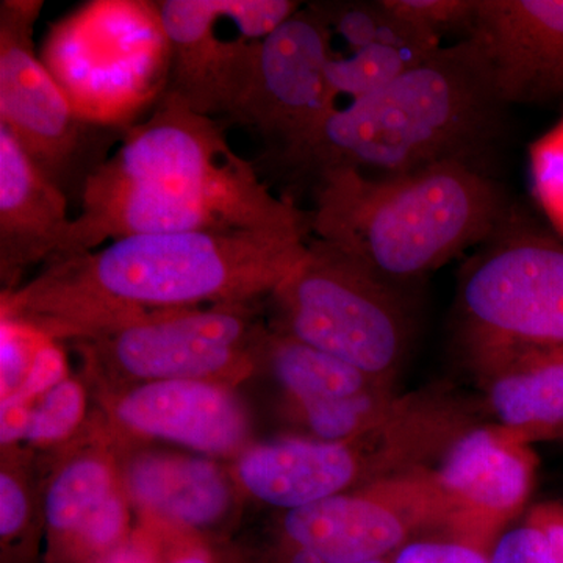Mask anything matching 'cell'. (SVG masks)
Returning a JSON list of instances; mask_svg holds the SVG:
<instances>
[{
	"label": "cell",
	"instance_id": "1",
	"mask_svg": "<svg viewBox=\"0 0 563 563\" xmlns=\"http://www.w3.org/2000/svg\"><path fill=\"white\" fill-rule=\"evenodd\" d=\"M51 261L132 235L232 229L312 233L310 211L269 191L213 118L165 92L87 185Z\"/></svg>",
	"mask_w": 563,
	"mask_h": 563
},
{
	"label": "cell",
	"instance_id": "2",
	"mask_svg": "<svg viewBox=\"0 0 563 563\" xmlns=\"http://www.w3.org/2000/svg\"><path fill=\"white\" fill-rule=\"evenodd\" d=\"M307 236L266 229L124 236L51 261L13 303L62 324L117 329L144 317V309L273 292L306 258Z\"/></svg>",
	"mask_w": 563,
	"mask_h": 563
},
{
	"label": "cell",
	"instance_id": "3",
	"mask_svg": "<svg viewBox=\"0 0 563 563\" xmlns=\"http://www.w3.org/2000/svg\"><path fill=\"white\" fill-rule=\"evenodd\" d=\"M506 109L479 43L466 36L380 90L336 107L280 162L314 179L333 169L391 177L444 162L483 166Z\"/></svg>",
	"mask_w": 563,
	"mask_h": 563
},
{
	"label": "cell",
	"instance_id": "4",
	"mask_svg": "<svg viewBox=\"0 0 563 563\" xmlns=\"http://www.w3.org/2000/svg\"><path fill=\"white\" fill-rule=\"evenodd\" d=\"M314 180V239L404 292L479 246L512 213L501 185L466 162L391 177L333 169Z\"/></svg>",
	"mask_w": 563,
	"mask_h": 563
},
{
	"label": "cell",
	"instance_id": "5",
	"mask_svg": "<svg viewBox=\"0 0 563 563\" xmlns=\"http://www.w3.org/2000/svg\"><path fill=\"white\" fill-rule=\"evenodd\" d=\"M41 60L85 121L128 131L165 95L172 49L157 3L96 0L52 25Z\"/></svg>",
	"mask_w": 563,
	"mask_h": 563
},
{
	"label": "cell",
	"instance_id": "6",
	"mask_svg": "<svg viewBox=\"0 0 563 563\" xmlns=\"http://www.w3.org/2000/svg\"><path fill=\"white\" fill-rule=\"evenodd\" d=\"M273 292L287 335L393 387L412 344L409 292L374 279L318 239L309 240L306 258Z\"/></svg>",
	"mask_w": 563,
	"mask_h": 563
},
{
	"label": "cell",
	"instance_id": "7",
	"mask_svg": "<svg viewBox=\"0 0 563 563\" xmlns=\"http://www.w3.org/2000/svg\"><path fill=\"white\" fill-rule=\"evenodd\" d=\"M466 351L563 346V242L512 213L459 277Z\"/></svg>",
	"mask_w": 563,
	"mask_h": 563
},
{
	"label": "cell",
	"instance_id": "8",
	"mask_svg": "<svg viewBox=\"0 0 563 563\" xmlns=\"http://www.w3.org/2000/svg\"><path fill=\"white\" fill-rule=\"evenodd\" d=\"M43 0L0 2V125L41 173L80 202L88 179L109 161L124 129L90 124L74 110L36 52Z\"/></svg>",
	"mask_w": 563,
	"mask_h": 563
},
{
	"label": "cell",
	"instance_id": "9",
	"mask_svg": "<svg viewBox=\"0 0 563 563\" xmlns=\"http://www.w3.org/2000/svg\"><path fill=\"white\" fill-rule=\"evenodd\" d=\"M435 451L429 422L396 410L376 428L344 442L285 439L252 448L239 463L246 490L288 512L350 492L355 485L428 465Z\"/></svg>",
	"mask_w": 563,
	"mask_h": 563
},
{
	"label": "cell",
	"instance_id": "10",
	"mask_svg": "<svg viewBox=\"0 0 563 563\" xmlns=\"http://www.w3.org/2000/svg\"><path fill=\"white\" fill-rule=\"evenodd\" d=\"M448 518L432 466H421L290 510L284 529L296 548L324 563H363L387 561L410 540L446 531Z\"/></svg>",
	"mask_w": 563,
	"mask_h": 563
},
{
	"label": "cell",
	"instance_id": "11",
	"mask_svg": "<svg viewBox=\"0 0 563 563\" xmlns=\"http://www.w3.org/2000/svg\"><path fill=\"white\" fill-rule=\"evenodd\" d=\"M332 32L318 3L257 41L250 84L229 120L254 129L288 157L339 107L329 84Z\"/></svg>",
	"mask_w": 563,
	"mask_h": 563
},
{
	"label": "cell",
	"instance_id": "12",
	"mask_svg": "<svg viewBox=\"0 0 563 563\" xmlns=\"http://www.w3.org/2000/svg\"><path fill=\"white\" fill-rule=\"evenodd\" d=\"M537 465L531 443L493 422H473L432 466L450 509L444 533L490 550L504 526L525 509Z\"/></svg>",
	"mask_w": 563,
	"mask_h": 563
},
{
	"label": "cell",
	"instance_id": "13",
	"mask_svg": "<svg viewBox=\"0 0 563 563\" xmlns=\"http://www.w3.org/2000/svg\"><path fill=\"white\" fill-rule=\"evenodd\" d=\"M163 31L172 49L165 92L196 113L231 117L250 84L257 41L221 38L218 25L231 20L235 0H162Z\"/></svg>",
	"mask_w": 563,
	"mask_h": 563
},
{
	"label": "cell",
	"instance_id": "14",
	"mask_svg": "<svg viewBox=\"0 0 563 563\" xmlns=\"http://www.w3.org/2000/svg\"><path fill=\"white\" fill-rule=\"evenodd\" d=\"M250 322L232 310H172L113 331L109 351L139 379L203 380L239 362Z\"/></svg>",
	"mask_w": 563,
	"mask_h": 563
},
{
	"label": "cell",
	"instance_id": "15",
	"mask_svg": "<svg viewBox=\"0 0 563 563\" xmlns=\"http://www.w3.org/2000/svg\"><path fill=\"white\" fill-rule=\"evenodd\" d=\"M470 36L507 107L563 98V0H479Z\"/></svg>",
	"mask_w": 563,
	"mask_h": 563
},
{
	"label": "cell",
	"instance_id": "16",
	"mask_svg": "<svg viewBox=\"0 0 563 563\" xmlns=\"http://www.w3.org/2000/svg\"><path fill=\"white\" fill-rule=\"evenodd\" d=\"M332 38L346 54H332L328 76L336 102H350L391 84L443 46L442 40L413 27L376 2L318 3Z\"/></svg>",
	"mask_w": 563,
	"mask_h": 563
},
{
	"label": "cell",
	"instance_id": "17",
	"mask_svg": "<svg viewBox=\"0 0 563 563\" xmlns=\"http://www.w3.org/2000/svg\"><path fill=\"white\" fill-rule=\"evenodd\" d=\"M493 424L526 443L563 440V346L470 352Z\"/></svg>",
	"mask_w": 563,
	"mask_h": 563
},
{
	"label": "cell",
	"instance_id": "18",
	"mask_svg": "<svg viewBox=\"0 0 563 563\" xmlns=\"http://www.w3.org/2000/svg\"><path fill=\"white\" fill-rule=\"evenodd\" d=\"M69 198L41 173L9 129L0 125V272L14 280L62 250L73 218Z\"/></svg>",
	"mask_w": 563,
	"mask_h": 563
},
{
	"label": "cell",
	"instance_id": "19",
	"mask_svg": "<svg viewBox=\"0 0 563 563\" xmlns=\"http://www.w3.org/2000/svg\"><path fill=\"white\" fill-rule=\"evenodd\" d=\"M117 412L133 431L202 453H228L246 435L242 407L206 380L141 385L121 399Z\"/></svg>",
	"mask_w": 563,
	"mask_h": 563
},
{
	"label": "cell",
	"instance_id": "20",
	"mask_svg": "<svg viewBox=\"0 0 563 563\" xmlns=\"http://www.w3.org/2000/svg\"><path fill=\"white\" fill-rule=\"evenodd\" d=\"M128 485L141 506L181 525H209L229 503L220 472L202 459H140L129 470Z\"/></svg>",
	"mask_w": 563,
	"mask_h": 563
},
{
	"label": "cell",
	"instance_id": "21",
	"mask_svg": "<svg viewBox=\"0 0 563 563\" xmlns=\"http://www.w3.org/2000/svg\"><path fill=\"white\" fill-rule=\"evenodd\" d=\"M269 357L277 380L298 404L350 398L372 388L390 387L287 333L273 340Z\"/></svg>",
	"mask_w": 563,
	"mask_h": 563
},
{
	"label": "cell",
	"instance_id": "22",
	"mask_svg": "<svg viewBox=\"0 0 563 563\" xmlns=\"http://www.w3.org/2000/svg\"><path fill=\"white\" fill-rule=\"evenodd\" d=\"M111 493L110 472L102 462H73L58 474L47 493V523L55 531L79 532Z\"/></svg>",
	"mask_w": 563,
	"mask_h": 563
},
{
	"label": "cell",
	"instance_id": "23",
	"mask_svg": "<svg viewBox=\"0 0 563 563\" xmlns=\"http://www.w3.org/2000/svg\"><path fill=\"white\" fill-rule=\"evenodd\" d=\"M388 11L413 27L442 40L444 33L472 35L479 0H380Z\"/></svg>",
	"mask_w": 563,
	"mask_h": 563
},
{
	"label": "cell",
	"instance_id": "24",
	"mask_svg": "<svg viewBox=\"0 0 563 563\" xmlns=\"http://www.w3.org/2000/svg\"><path fill=\"white\" fill-rule=\"evenodd\" d=\"M85 396L80 385L65 379L41 399L29 415L25 440L55 442L73 432L84 415Z\"/></svg>",
	"mask_w": 563,
	"mask_h": 563
},
{
	"label": "cell",
	"instance_id": "25",
	"mask_svg": "<svg viewBox=\"0 0 563 563\" xmlns=\"http://www.w3.org/2000/svg\"><path fill=\"white\" fill-rule=\"evenodd\" d=\"M388 563H488V551L448 536H421L399 548Z\"/></svg>",
	"mask_w": 563,
	"mask_h": 563
},
{
	"label": "cell",
	"instance_id": "26",
	"mask_svg": "<svg viewBox=\"0 0 563 563\" xmlns=\"http://www.w3.org/2000/svg\"><path fill=\"white\" fill-rule=\"evenodd\" d=\"M488 563H561L539 526L526 521L496 537Z\"/></svg>",
	"mask_w": 563,
	"mask_h": 563
},
{
	"label": "cell",
	"instance_id": "27",
	"mask_svg": "<svg viewBox=\"0 0 563 563\" xmlns=\"http://www.w3.org/2000/svg\"><path fill=\"white\" fill-rule=\"evenodd\" d=\"M27 333L10 314L2 318L0 324V380L2 396L11 395L24 383L25 374L31 368L36 347H32Z\"/></svg>",
	"mask_w": 563,
	"mask_h": 563
},
{
	"label": "cell",
	"instance_id": "28",
	"mask_svg": "<svg viewBox=\"0 0 563 563\" xmlns=\"http://www.w3.org/2000/svg\"><path fill=\"white\" fill-rule=\"evenodd\" d=\"M65 373L66 363L60 350L49 343L41 344L36 347L24 383L9 396L29 406L31 399L46 395L55 385L63 383L66 379Z\"/></svg>",
	"mask_w": 563,
	"mask_h": 563
},
{
	"label": "cell",
	"instance_id": "29",
	"mask_svg": "<svg viewBox=\"0 0 563 563\" xmlns=\"http://www.w3.org/2000/svg\"><path fill=\"white\" fill-rule=\"evenodd\" d=\"M125 526V509L120 496L111 493L109 499L88 518L77 532L95 548H109L120 539Z\"/></svg>",
	"mask_w": 563,
	"mask_h": 563
},
{
	"label": "cell",
	"instance_id": "30",
	"mask_svg": "<svg viewBox=\"0 0 563 563\" xmlns=\"http://www.w3.org/2000/svg\"><path fill=\"white\" fill-rule=\"evenodd\" d=\"M27 518V499L21 485L10 476L0 474V533L2 537L14 536Z\"/></svg>",
	"mask_w": 563,
	"mask_h": 563
},
{
	"label": "cell",
	"instance_id": "31",
	"mask_svg": "<svg viewBox=\"0 0 563 563\" xmlns=\"http://www.w3.org/2000/svg\"><path fill=\"white\" fill-rule=\"evenodd\" d=\"M528 521L542 529L559 561L563 563V504H543L536 507Z\"/></svg>",
	"mask_w": 563,
	"mask_h": 563
},
{
	"label": "cell",
	"instance_id": "32",
	"mask_svg": "<svg viewBox=\"0 0 563 563\" xmlns=\"http://www.w3.org/2000/svg\"><path fill=\"white\" fill-rule=\"evenodd\" d=\"M98 563H152V561L139 548L124 547L111 551Z\"/></svg>",
	"mask_w": 563,
	"mask_h": 563
},
{
	"label": "cell",
	"instance_id": "33",
	"mask_svg": "<svg viewBox=\"0 0 563 563\" xmlns=\"http://www.w3.org/2000/svg\"><path fill=\"white\" fill-rule=\"evenodd\" d=\"M290 563H324L312 551L303 550V548H296Z\"/></svg>",
	"mask_w": 563,
	"mask_h": 563
},
{
	"label": "cell",
	"instance_id": "34",
	"mask_svg": "<svg viewBox=\"0 0 563 563\" xmlns=\"http://www.w3.org/2000/svg\"><path fill=\"white\" fill-rule=\"evenodd\" d=\"M173 563H210L207 559L201 555H188V558L179 559V561Z\"/></svg>",
	"mask_w": 563,
	"mask_h": 563
},
{
	"label": "cell",
	"instance_id": "35",
	"mask_svg": "<svg viewBox=\"0 0 563 563\" xmlns=\"http://www.w3.org/2000/svg\"><path fill=\"white\" fill-rule=\"evenodd\" d=\"M363 563H388V559H387V561H373V562H363Z\"/></svg>",
	"mask_w": 563,
	"mask_h": 563
}]
</instances>
